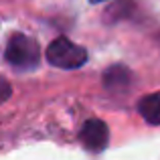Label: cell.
Wrapping results in <instances>:
<instances>
[{"mask_svg":"<svg viewBox=\"0 0 160 160\" xmlns=\"http://www.w3.org/2000/svg\"><path fill=\"white\" fill-rule=\"evenodd\" d=\"M4 61L16 71H32L39 67L41 47L32 37L24 32H14L4 49Z\"/></svg>","mask_w":160,"mask_h":160,"instance_id":"6da1fadb","label":"cell"},{"mask_svg":"<svg viewBox=\"0 0 160 160\" xmlns=\"http://www.w3.org/2000/svg\"><path fill=\"white\" fill-rule=\"evenodd\" d=\"M91 4H98V2H106V0H89Z\"/></svg>","mask_w":160,"mask_h":160,"instance_id":"ba28073f","label":"cell"},{"mask_svg":"<svg viewBox=\"0 0 160 160\" xmlns=\"http://www.w3.org/2000/svg\"><path fill=\"white\" fill-rule=\"evenodd\" d=\"M158 41H160V37H158Z\"/></svg>","mask_w":160,"mask_h":160,"instance_id":"9c48e42d","label":"cell"},{"mask_svg":"<svg viewBox=\"0 0 160 160\" xmlns=\"http://www.w3.org/2000/svg\"><path fill=\"white\" fill-rule=\"evenodd\" d=\"M138 113L144 118V122H148L150 126H160V91H154L150 95L138 102Z\"/></svg>","mask_w":160,"mask_h":160,"instance_id":"8992f818","label":"cell"},{"mask_svg":"<svg viewBox=\"0 0 160 160\" xmlns=\"http://www.w3.org/2000/svg\"><path fill=\"white\" fill-rule=\"evenodd\" d=\"M45 57H47L49 65L57 67V69H79L87 63L89 53L85 47L73 43L69 37L61 35L49 43Z\"/></svg>","mask_w":160,"mask_h":160,"instance_id":"7a4b0ae2","label":"cell"},{"mask_svg":"<svg viewBox=\"0 0 160 160\" xmlns=\"http://www.w3.org/2000/svg\"><path fill=\"white\" fill-rule=\"evenodd\" d=\"M138 16V6L134 0H113L103 10V22L118 24L122 20H132Z\"/></svg>","mask_w":160,"mask_h":160,"instance_id":"5b68a950","label":"cell"},{"mask_svg":"<svg viewBox=\"0 0 160 160\" xmlns=\"http://www.w3.org/2000/svg\"><path fill=\"white\" fill-rule=\"evenodd\" d=\"M79 140H81L83 148L89 152H103L109 144V128L103 120L91 118L81 126L79 132Z\"/></svg>","mask_w":160,"mask_h":160,"instance_id":"3957f363","label":"cell"},{"mask_svg":"<svg viewBox=\"0 0 160 160\" xmlns=\"http://www.w3.org/2000/svg\"><path fill=\"white\" fill-rule=\"evenodd\" d=\"M134 75L132 71L128 69L122 63H116V65H109L106 71H103L102 83L103 87L109 91V93H126V91L132 87Z\"/></svg>","mask_w":160,"mask_h":160,"instance_id":"277c9868","label":"cell"},{"mask_svg":"<svg viewBox=\"0 0 160 160\" xmlns=\"http://www.w3.org/2000/svg\"><path fill=\"white\" fill-rule=\"evenodd\" d=\"M10 95H12L10 83H8L6 79H4V81H2V103H4V102H8V99H10Z\"/></svg>","mask_w":160,"mask_h":160,"instance_id":"52a82bcc","label":"cell"}]
</instances>
